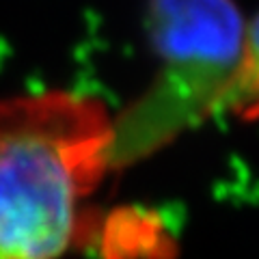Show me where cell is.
Wrapping results in <instances>:
<instances>
[{
  "label": "cell",
  "instance_id": "obj_1",
  "mask_svg": "<svg viewBox=\"0 0 259 259\" xmlns=\"http://www.w3.org/2000/svg\"><path fill=\"white\" fill-rule=\"evenodd\" d=\"M102 102L67 91L0 102V259H61L115 164Z\"/></svg>",
  "mask_w": 259,
  "mask_h": 259
},
{
  "label": "cell",
  "instance_id": "obj_2",
  "mask_svg": "<svg viewBox=\"0 0 259 259\" xmlns=\"http://www.w3.org/2000/svg\"><path fill=\"white\" fill-rule=\"evenodd\" d=\"M149 30L166 67L134 121L141 119L143 130L151 121L168 127V121L221 108L244 48L233 0H151Z\"/></svg>",
  "mask_w": 259,
  "mask_h": 259
},
{
  "label": "cell",
  "instance_id": "obj_3",
  "mask_svg": "<svg viewBox=\"0 0 259 259\" xmlns=\"http://www.w3.org/2000/svg\"><path fill=\"white\" fill-rule=\"evenodd\" d=\"M221 108L242 119L259 117V15L244 37L240 65L221 100Z\"/></svg>",
  "mask_w": 259,
  "mask_h": 259
}]
</instances>
